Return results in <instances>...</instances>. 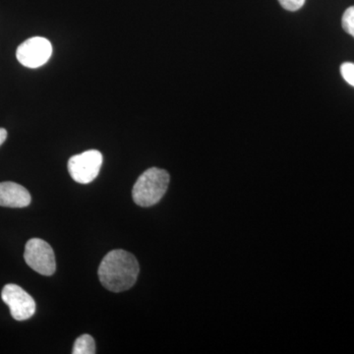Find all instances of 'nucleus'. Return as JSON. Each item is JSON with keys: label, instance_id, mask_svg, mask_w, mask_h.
I'll list each match as a JSON object with an SVG mask.
<instances>
[{"label": "nucleus", "instance_id": "1", "mask_svg": "<svg viewBox=\"0 0 354 354\" xmlns=\"http://www.w3.org/2000/svg\"><path fill=\"white\" fill-rule=\"evenodd\" d=\"M139 272V263L135 256L122 249H116L102 259L99 267V279L106 290L121 292L135 285Z\"/></svg>", "mask_w": 354, "mask_h": 354}, {"label": "nucleus", "instance_id": "2", "mask_svg": "<svg viewBox=\"0 0 354 354\" xmlns=\"http://www.w3.org/2000/svg\"><path fill=\"white\" fill-rule=\"evenodd\" d=\"M169 172L152 167L140 176L132 190L133 201L140 207H152L165 196L169 187Z\"/></svg>", "mask_w": 354, "mask_h": 354}, {"label": "nucleus", "instance_id": "3", "mask_svg": "<svg viewBox=\"0 0 354 354\" xmlns=\"http://www.w3.org/2000/svg\"><path fill=\"white\" fill-rule=\"evenodd\" d=\"M24 259L31 269L43 276H51L57 270L55 252L43 239H32L27 242Z\"/></svg>", "mask_w": 354, "mask_h": 354}, {"label": "nucleus", "instance_id": "4", "mask_svg": "<svg viewBox=\"0 0 354 354\" xmlns=\"http://www.w3.org/2000/svg\"><path fill=\"white\" fill-rule=\"evenodd\" d=\"M102 165V153L97 150H88L69 158L68 171L76 183L88 184L99 176Z\"/></svg>", "mask_w": 354, "mask_h": 354}, {"label": "nucleus", "instance_id": "5", "mask_svg": "<svg viewBox=\"0 0 354 354\" xmlns=\"http://www.w3.org/2000/svg\"><path fill=\"white\" fill-rule=\"evenodd\" d=\"M53 55L50 41L41 37L28 39L18 46L16 57L23 66L38 68L50 60Z\"/></svg>", "mask_w": 354, "mask_h": 354}, {"label": "nucleus", "instance_id": "6", "mask_svg": "<svg viewBox=\"0 0 354 354\" xmlns=\"http://www.w3.org/2000/svg\"><path fill=\"white\" fill-rule=\"evenodd\" d=\"M1 298L4 304L8 305L11 316L15 320H28L36 312V302L34 298L19 286L9 283L4 286Z\"/></svg>", "mask_w": 354, "mask_h": 354}, {"label": "nucleus", "instance_id": "7", "mask_svg": "<svg viewBox=\"0 0 354 354\" xmlns=\"http://www.w3.org/2000/svg\"><path fill=\"white\" fill-rule=\"evenodd\" d=\"M29 191L20 184L6 181L0 183V206L7 208H25L31 204Z\"/></svg>", "mask_w": 354, "mask_h": 354}, {"label": "nucleus", "instance_id": "8", "mask_svg": "<svg viewBox=\"0 0 354 354\" xmlns=\"http://www.w3.org/2000/svg\"><path fill=\"white\" fill-rule=\"evenodd\" d=\"M73 354H95V344L94 339L90 335H82L74 344Z\"/></svg>", "mask_w": 354, "mask_h": 354}, {"label": "nucleus", "instance_id": "9", "mask_svg": "<svg viewBox=\"0 0 354 354\" xmlns=\"http://www.w3.org/2000/svg\"><path fill=\"white\" fill-rule=\"evenodd\" d=\"M342 28L354 38V6L349 7L344 11L342 19Z\"/></svg>", "mask_w": 354, "mask_h": 354}, {"label": "nucleus", "instance_id": "10", "mask_svg": "<svg viewBox=\"0 0 354 354\" xmlns=\"http://www.w3.org/2000/svg\"><path fill=\"white\" fill-rule=\"evenodd\" d=\"M341 73L342 78L346 81V83L354 87V64H351V62H344V64H342Z\"/></svg>", "mask_w": 354, "mask_h": 354}, {"label": "nucleus", "instance_id": "11", "mask_svg": "<svg viewBox=\"0 0 354 354\" xmlns=\"http://www.w3.org/2000/svg\"><path fill=\"white\" fill-rule=\"evenodd\" d=\"M281 6L288 11H297L304 6L305 0H279Z\"/></svg>", "mask_w": 354, "mask_h": 354}, {"label": "nucleus", "instance_id": "12", "mask_svg": "<svg viewBox=\"0 0 354 354\" xmlns=\"http://www.w3.org/2000/svg\"><path fill=\"white\" fill-rule=\"evenodd\" d=\"M7 138V131L4 128H0V146L6 142Z\"/></svg>", "mask_w": 354, "mask_h": 354}]
</instances>
